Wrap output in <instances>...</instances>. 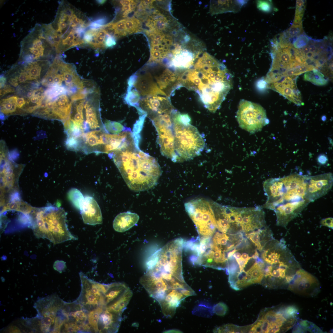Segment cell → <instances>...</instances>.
<instances>
[{
	"instance_id": "cell-1",
	"label": "cell",
	"mask_w": 333,
	"mask_h": 333,
	"mask_svg": "<svg viewBox=\"0 0 333 333\" xmlns=\"http://www.w3.org/2000/svg\"><path fill=\"white\" fill-rule=\"evenodd\" d=\"M178 81L195 92L212 113L219 109L232 85V76L226 66L207 52L195 56L192 66L179 71Z\"/></svg>"
},
{
	"instance_id": "cell-2",
	"label": "cell",
	"mask_w": 333,
	"mask_h": 333,
	"mask_svg": "<svg viewBox=\"0 0 333 333\" xmlns=\"http://www.w3.org/2000/svg\"><path fill=\"white\" fill-rule=\"evenodd\" d=\"M139 144L116 151L110 157L129 188L136 192L154 187L162 173L157 160L142 151Z\"/></svg>"
},
{
	"instance_id": "cell-3",
	"label": "cell",
	"mask_w": 333,
	"mask_h": 333,
	"mask_svg": "<svg viewBox=\"0 0 333 333\" xmlns=\"http://www.w3.org/2000/svg\"><path fill=\"white\" fill-rule=\"evenodd\" d=\"M67 213L62 208L52 205L35 208L29 215L36 237L45 238L54 244L77 238L69 231Z\"/></svg>"
},
{
	"instance_id": "cell-4",
	"label": "cell",
	"mask_w": 333,
	"mask_h": 333,
	"mask_svg": "<svg viewBox=\"0 0 333 333\" xmlns=\"http://www.w3.org/2000/svg\"><path fill=\"white\" fill-rule=\"evenodd\" d=\"M96 86L73 102L67 120L69 128L81 137L97 129L101 121L100 93L94 89Z\"/></svg>"
},
{
	"instance_id": "cell-5",
	"label": "cell",
	"mask_w": 333,
	"mask_h": 333,
	"mask_svg": "<svg viewBox=\"0 0 333 333\" xmlns=\"http://www.w3.org/2000/svg\"><path fill=\"white\" fill-rule=\"evenodd\" d=\"M191 121L187 114H181L177 110L173 113L174 146L177 162L191 159L199 155L204 147L202 136L190 124Z\"/></svg>"
},
{
	"instance_id": "cell-6",
	"label": "cell",
	"mask_w": 333,
	"mask_h": 333,
	"mask_svg": "<svg viewBox=\"0 0 333 333\" xmlns=\"http://www.w3.org/2000/svg\"><path fill=\"white\" fill-rule=\"evenodd\" d=\"M84 81L72 64L65 62L57 55L51 64L41 83L48 88L58 85L72 88L81 86Z\"/></svg>"
},
{
	"instance_id": "cell-7",
	"label": "cell",
	"mask_w": 333,
	"mask_h": 333,
	"mask_svg": "<svg viewBox=\"0 0 333 333\" xmlns=\"http://www.w3.org/2000/svg\"><path fill=\"white\" fill-rule=\"evenodd\" d=\"M298 310L294 305H283L265 312L258 321L260 333L285 332L292 328L298 319Z\"/></svg>"
},
{
	"instance_id": "cell-8",
	"label": "cell",
	"mask_w": 333,
	"mask_h": 333,
	"mask_svg": "<svg viewBox=\"0 0 333 333\" xmlns=\"http://www.w3.org/2000/svg\"><path fill=\"white\" fill-rule=\"evenodd\" d=\"M0 150V204L2 206L18 191V179L23 165L9 159L4 143L1 144Z\"/></svg>"
},
{
	"instance_id": "cell-9",
	"label": "cell",
	"mask_w": 333,
	"mask_h": 333,
	"mask_svg": "<svg viewBox=\"0 0 333 333\" xmlns=\"http://www.w3.org/2000/svg\"><path fill=\"white\" fill-rule=\"evenodd\" d=\"M236 118L240 127L250 133L259 131L269 122L261 105L244 99L240 102Z\"/></svg>"
},
{
	"instance_id": "cell-10",
	"label": "cell",
	"mask_w": 333,
	"mask_h": 333,
	"mask_svg": "<svg viewBox=\"0 0 333 333\" xmlns=\"http://www.w3.org/2000/svg\"><path fill=\"white\" fill-rule=\"evenodd\" d=\"M51 63L48 60L28 62L18 61L13 66V68L20 83H40Z\"/></svg>"
},
{
	"instance_id": "cell-11",
	"label": "cell",
	"mask_w": 333,
	"mask_h": 333,
	"mask_svg": "<svg viewBox=\"0 0 333 333\" xmlns=\"http://www.w3.org/2000/svg\"><path fill=\"white\" fill-rule=\"evenodd\" d=\"M150 39V54L149 62H160L164 59L172 55V47L179 46V44L173 46L172 37L165 34L162 31L149 30L146 31Z\"/></svg>"
},
{
	"instance_id": "cell-12",
	"label": "cell",
	"mask_w": 333,
	"mask_h": 333,
	"mask_svg": "<svg viewBox=\"0 0 333 333\" xmlns=\"http://www.w3.org/2000/svg\"><path fill=\"white\" fill-rule=\"evenodd\" d=\"M141 116L146 115L150 119L155 116L170 112L175 108L169 97L159 95L147 97L139 101L136 108Z\"/></svg>"
},
{
	"instance_id": "cell-13",
	"label": "cell",
	"mask_w": 333,
	"mask_h": 333,
	"mask_svg": "<svg viewBox=\"0 0 333 333\" xmlns=\"http://www.w3.org/2000/svg\"><path fill=\"white\" fill-rule=\"evenodd\" d=\"M333 177L331 173L307 176L305 198L310 202L326 195L333 186Z\"/></svg>"
},
{
	"instance_id": "cell-14",
	"label": "cell",
	"mask_w": 333,
	"mask_h": 333,
	"mask_svg": "<svg viewBox=\"0 0 333 333\" xmlns=\"http://www.w3.org/2000/svg\"><path fill=\"white\" fill-rule=\"evenodd\" d=\"M319 285L316 278L300 268L289 283L287 289L300 295L313 296L319 292Z\"/></svg>"
},
{
	"instance_id": "cell-15",
	"label": "cell",
	"mask_w": 333,
	"mask_h": 333,
	"mask_svg": "<svg viewBox=\"0 0 333 333\" xmlns=\"http://www.w3.org/2000/svg\"><path fill=\"white\" fill-rule=\"evenodd\" d=\"M140 283L150 296L160 303L172 289L161 277L148 272L140 279Z\"/></svg>"
},
{
	"instance_id": "cell-16",
	"label": "cell",
	"mask_w": 333,
	"mask_h": 333,
	"mask_svg": "<svg viewBox=\"0 0 333 333\" xmlns=\"http://www.w3.org/2000/svg\"><path fill=\"white\" fill-rule=\"evenodd\" d=\"M76 208L79 209L84 223L90 225L101 224L102 216L100 208L94 198L83 196L79 199Z\"/></svg>"
},
{
	"instance_id": "cell-17",
	"label": "cell",
	"mask_w": 333,
	"mask_h": 333,
	"mask_svg": "<svg viewBox=\"0 0 333 333\" xmlns=\"http://www.w3.org/2000/svg\"><path fill=\"white\" fill-rule=\"evenodd\" d=\"M310 203L307 200L286 203L276 207L273 210L277 217V225L286 227Z\"/></svg>"
},
{
	"instance_id": "cell-18",
	"label": "cell",
	"mask_w": 333,
	"mask_h": 333,
	"mask_svg": "<svg viewBox=\"0 0 333 333\" xmlns=\"http://www.w3.org/2000/svg\"><path fill=\"white\" fill-rule=\"evenodd\" d=\"M128 84L134 87L139 94L146 97L159 95L167 96L159 88L152 75L149 72L133 75L129 80Z\"/></svg>"
},
{
	"instance_id": "cell-19",
	"label": "cell",
	"mask_w": 333,
	"mask_h": 333,
	"mask_svg": "<svg viewBox=\"0 0 333 333\" xmlns=\"http://www.w3.org/2000/svg\"><path fill=\"white\" fill-rule=\"evenodd\" d=\"M154 77L159 88L169 97L176 88H179L177 72L169 68H166L158 75Z\"/></svg>"
},
{
	"instance_id": "cell-20",
	"label": "cell",
	"mask_w": 333,
	"mask_h": 333,
	"mask_svg": "<svg viewBox=\"0 0 333 333\" xmlns=\"http://www.w3.org/2000/svg\"><path fill=\"white\" fill-rule=\"evenodd\" d=\"M195 56L191 51L182 49L172 54L168 66L176 71L187 69L192 66Z\"/></svg>"
},
{
	"instance_id": "cell-21",
	"label": "cell",
	"mask_w": 333,
	"mask_h": 333,
	"mask_svg": "<svg viewBox=\"0 0 333 333\" xmlns=\"http://www.w3.org/2000/svg\"><path fill=\"white\" fill-rule=\"evenodd\" d=\"M185 298L179 290H171L167 293L164 299L159 303L163 314L166 316L172 317L174 314L176 308Z\"/></svg>"
},
{
	"instance_id": "cell-22",
	"label": "cell",
	"mask_w": 333,
	"mask_h": 333,
	"mask_svg": "<svg viewBox=\"0 0 333 333\" xmlns=\"http://www.w3.org/2000/svg\"><path fill=\"white\" fill-rule=\"evenodd\" d=\"M257 249L261 252L265 246L274 238L271 230L267 226L245 234Z\"/></svg>"
},
{
	"instance_id": "cell-23",
	"label": "cell",
	"mask_w": 333,
	"mask_h": 333,
	"mask_svg": "<svg viewBox=\"0 0 333 333\" xmlns=\"http://www.w3.org/2000/svg\"><path fill=\"white\" fill-rule=\"evenodd\" d=\"M139 219V216L136 213L129 211L121 213L115 218L113 228L117 232H125L137 224Z\"/></svg>"
},
{
	"instance_id": "cell-24",
	"label": "cell",
	"mask_w": 333,
	"mask_h": 333,
	"mask_svg": "<svg viewBox=\"0 0 333 333\" xmlns=\"http://www.w3.org/2000/svg\"><path fill=\"white\" fill-rule=\"evenodd\" d=\"M247 2L244 0L213 1L211 3V11L214 14L237 12Z\"/></svg>"
},
{
	"instance_id": "cell-25",
	"label": "cell",
	"mask_w": 333,
	"mask_h": 333,
	"mask_svg": "<svg viewBox=\"0 0 333 333\" xmlns=\"http://www.w3.org/2000/svg\"><path fill=\"white\" fill-rule=\"evenodd\" d=\"M34 208L22 200L15 198L2 207L1 214L8 211L14 210L29 215Z\"/></svg>"
},
{
	"instance_id": "cell-26",
	"label": "cell",
	"mask_w": 333,
	"mask_h": 333,
	"mask_svg": "<svg viewBox=\"0 0 333 333\" xmlns=\"http://www.w3.org/2000/svg\"><path fill=\"white\" fill-rule=\"evenodd\" d=\"M146 25L149 30L163 31L167 27L168 20L163 14L156 10L150 17Z\"/></svg>"
},
{
	"instance_id": "cell-27",
	"label": "cell",
	"mask_w": 333,
	"mask_h": 333,
	"mask_svg": "<svg viewBox=\"0 0 333 333\" xmlns=\"http://www.w3.org/2000/svg\"><path fill=\"white\" fill-rule=\"evenodd\" d=\"M132 295V291L129 288L117 300L110 305L106 310L110 312L121 314L125 309Z\"/></svg>"
},
{
	"instance_id": "cell-28",
	"label": "cell",
	"mask_w": 333,
	"mask_h": 333,
	"mask_svg": "<svg viewBox=\"0 0 333 333\" xmlns=\"http://www.w3.org/2000/svg\"><path fill=\"white\" fill-rule=\"evenodd\" d=\"M17 97L12 96L2 99L0 101V111L6 115L16 114Z\"/></svg>"
},
{
	"instance_id": "cell-29",
	"label": "cell",
	"mask_w": 333,
	"mask_h": 333,
	"mask_svg": "<svg viewBox=\"0 0 333 333\" xmlns=\"http://www.w3.org/2000/svg\"><path fill=\"white\" fill-rule=\"evenodd\" d=\"M312 71L306 72L305 74L304 79L305 80L317 85H324L327 84V80L324 78V76L322 73L316 69Z\"/></svg>"
},
{
	"instance_id": "cell-30",
	"label": "cell",
	"mask_w": 333,
	"mask_h": 333,
	"mask_svg": "<svg viewBox=\"0 0 333 333\" xmlns=\"http://www.w3.org/2000/svg\"><path fill=\"white\" fill-rule=\"evenodd\" d=\"M308 331L312 333H321L322 331L315 324L307 320H301L294 327L293 332H304Z\"/></svg>"
},
{
	"instance_id": "cell-31",
	"label": "cell",
	"mask_w": 333,
	"mask_h": 333,
	"mask_svg": "<svg viewBox=\"0 0 333 333\" xmlns=\"http://www.w3.org/2000/svg\"><path fill=\"white\" fill-rule=\"evenodd\" d=\"M126 20V18L124 19L115 23L110 24L109 30L113 31L115 37L118 38L127 35L125 27Z\"/></svg>"
},
{
	"instance_id": "cell-32",
	"label": "cell",
	"mask_w": 333,
	"mask_h": 333,
	"mask_svg": "<svg viewBox=\"0 0 333 333\" xmlns=\"http://www.w3.org/2000/svg\"><path fill=\"white\" fill-rule=\"evenodd\" d=\"M125 27L127 34L137 32L141 28V23L139 20L135 18H126Z\"/></svg>"
},
{
	"instance_id": "cell-33",
	"label": "cell",
	"mask_w": 333,
	"mask_h": 333,
	"mask_svg": "<svg viewBox=\"0 0 333 333\" xmlns=\"http://www.w3.org/2000/svg\"><path fill=\"white\" fill-rule=\"evenodd\" d=\"M104 125L107 132L113 134H119L124 130L126 128L119 123L110 121H107Z\"/></svg>"
},
{
	"instance_id": "cell-34",
	"label": "cell",
	"mask_w": 333,
	"mask_h": 333,
	"mask_svg": "<svg viewBox=\"0 0 333 333\" xmlns=\"http://www.w3.org/2000/svg\"><path fill=\"white\" fill-rule=\"evenodd\" d=\"M286 32L289 39L294 38H297L300 35H302L303 33L302 22L298 25L292 24L287 30Z\"/></svg>"
},
{
	"instance_id": "cell-35",
	"label": "cell",
	"mask_w": 333,
	"mask_h": 333,
	"mask_svg": "<svg viewBox=\"0 0 333 333\" xmlns=\"http://www.w3.org/2000/svg\"><path fill=\"white\" fill-rule=\"evenodd\" d=\"M115 315L113 314L107 310H106L104 313L101 316V319L104 325V328L108 329L111 327L115 322Z\"/></svg>"
},
{
	"instance_id": "cell-36",
	"label": "cell",
	"mask_w": 333,
	"mask_h": 333,
	"mask_svg": "<svg viewBox=\"0 0 333 333\" xmlns=\"http://www.w3.org/2000/svg\"><path fill=\"white\" fill-rule=\"evenodd\" d=\"M120 3L122 5V10L123 11L124 17L127 16L128 14L134 9L136 6L135 2L133 0H121Z\"/></svg>"
},
{
	"instance_id": "cell-37",
	"label": "cell",
	"mask_w": 333,
	"mask_h": 333,
	"mask_svg": "<svg viewBox=\"0 0 333 333\" xmlns=\"http://www.w3.org/2000/svg\"><path fill=\"white\" fill-rule=\"evenodd\" d=\"M310 38L305 35H301L293 42V46L296 49L302 48L307 45L310 41Z\"/></svg>"
},
{
	"instance_id": "cell-38",
	"label": "cell",
	"mask_w": 333,
	"mask_h": 333,
	"mask_svg": "<svg viewBox=\"0 0 333 333\" xmlns=\"http://www.w3.org/2000/svg\"><path fill=\"white\" fill-rule=\"evenodd\" d=\"M257 8L263 12L269 13L272 9L271 2L267 0H257Z\"/></svg>"
},
{
	"instance_id": "cell-39",
	"label": "cell",
	"mask_w": 333,
	"mask_h": 333,
	"mask_svg": "<svg viewBox=\"0 0 333 333\" xmlns=\"http://www.w3.org/2000/svg\"><path fill=\"white\" fill-rule=\"evenodd\" d=\"M228 308L227 305L223 302H220L215 305L213 308V312L217 315H224L227 313Z\"/></svg>"
},
{
	"instance_id": "cell-40",
	"label": "cell",
	"mask_w": 333,
	"mask_h": 333,
	"mask_svg": "<svg viewBox=\"0 0 333 333\" xmlns=\"http://www.w3.org/2000/svg\"><path fill=\"white\" fill-rule=\"evenodd\" d=\"M85 297L87 302L86 303L89 305H95L98 304V298L90 290L86 291Z\"/></svg>"
},
{
	"instance_id": "cell-41",
	"label": "cell",
	"mask_w": 333,
	"mask_h": 333,
	"mask_svg": "<svg viewBox=\"0 0 333 333\" xmlns=\"http://www.w3.org/2000/svg\"><path fill=\"white\" fill-rule=\"evenodd\" d=\"M14 88L8 84H5L4 86L0 89V97H2L6 94L15 92Z\"/></svg>"
},
{
	"instance_id": "cell-42",
	"label": "cell",
	"mask_w": 333,
	"mask_h": 333,
	"mask_svg": "<svg viewBox=\"0 0 333 333\" xmlns=\"http://www.w3.org/2000/svg\"><path fill=\"white\" fill-rule=\"evenodd\" d=\"M116 43L115 38H114V36L108 33L107 35L105 40V46L107 47H110L115 45Z\"/></svg>"
},
{
	"instance_id": "cell-43",
	"label": "cell",
	"mask_w": 333,
	"mask_h": 333,
	"mask_svg": "<svg viewBox=\"0 0 333 333\" xmlns=\"http://www.w3.org/2000/svg\"><path fill=\"white\" fill-rule=\"evenodd\" d=\"M65 332L67 333H74L77 331L75 323H66L65 324Z\"/></svg>"
},
{
	"instance_id": "cell-44",
	"label": "cell",
	"mask_w": 333,
	"mask_h": 333,
	"mask_svg": "<svg viewBox=\"0 0 333 333\" xmlns=\"http://www.w3.org/2000/svg\"><path fill=\"white\" fill-rule=\"evenodd\" d=\"M320 224L322 225L333 228V218H327L321 220Z\"/></svg>"
},
{
	"instance_id": "cell-45",
	"label": "cell",
	"mask_w": 333,
	"mask_h": 333,
	"mask_svg": "<svg viewBox=\"0 0 333 333\" xmlns=\"http://www.w3.org/2000/svg\"><path fill=\"white\" fill-rule=\"evenodd\" d=\"M75 318L76 321H82L85 320L87 318L86 315L82 310L77 311L75 312Z\"/></svg>"
},
{
	"instance_id": "cell-46",
	"label": "cell",
	"mask_w": 333,
	"mask_h": 333,
	"mask_svg": "<svg viewBox=\"0 0 333 333\" xmlns=\"http://www.w3.org/2000/svg\"><path fill=\"white\" fill-rule=\"evenodd\" d=\"M180 292L186 297L195 295V292L191 288L182 289L179 290Z\"/></svg>"
},
{
	"instance_id": "cell-47",
	"label": "cell",
	"mask_w": 333,
	"mask_h": 333,
	"mask_svg": "<svg viewBox=\"0 0 333 333\" xmlns=\"http://www.w3.org/2000/svg\"><path fill=\"white\" fill-rule=\"evenodd\" d=\"M96 284L98 287L100 291L104 294H105L107 292L110 288L111 286V284L106 285L101 284L98 283H97Z\"/></svg>"
},
{
	"instance_id": "cell-48",
	"label": "cell",
	"mask_w": 333,
	"mask_h": 333,
	"mask_svg": "<svg viewBox=\"0 0 333 333\" xmlns=\"http://www.w3.org/2000/svg\"><path fill=\"white\" fill-rule=\"evenodd\" d=\"M91 291L98 298L100 296V291L96 283L92 284V286Z\"/></svg>"
},
{
	"instance_id": "cell-49",
	"label": "cell",
	"mask_w": 333,
	"mask_h": 333,
	"mask_svg": "<svg viewBox=\"0 0 333 333\" xmlns=\"http://www.w3.org/2000/svg\"><path fill=\"white\" fill-rule=\"evenodd\" d=\"M306 3L301 7H298L296 6L295 16H296L302 14H304L306 7Z\"/></svg>"
},
{
	"instance_id": "cell-50",
	"label": "cell",
	"mask_w": 333,
	"mask_h": 333,
	"mask_svg": "<svg viewBox=\"0 0 333 333\" xmlns=\"http://www.w3.org/2000/svg\"><path fill=\"white\" fill-rule=\"evenodd\" d=\"M327 157L324 155H320L318 158L319 162L322 164H325L327 162Z\"/></svg>"
},
{
	"instance_id": "cell-51",
	"label": "cell",
	"mask_w": 333,
	"mask_h": 333,
	"mask_svg": "<svg viewBox=\"0 0 333 333\" xmlns=\"http://www.w3.org/2000/svg\"><path fill=\"white\" fill-rule=\"evenodd\" d=\"M6 78L4 75H2L0 76V89L2 88L6 84Z\"/></svg>"
},
{
	"instance_id": "cell-52",
	"label": "cell",
	"mask_w": 333,
	"mask_h": 333,
	"mask_svg": "<svg viewBox=\"0 0 333 333\" xmlns=\"http://www.w3.org/2000/svg\"><path fill=\"white\" fill-rule=\"evenodd\" d=\"M305 3L306 1H303L301 0H297L296 1V6L298 7H302Z\"/></svg>"
},
{
	"instance_id": "cell-53",
	"label": "cell",
	"mask_w": 333,
	"mask_h": 333,
	"mask_svg": "<svg viewBox=\"0 0 333 333\" xmlns=\"http://www.w3.org/2000/svg\"><path fill=\"white\" fill-rule=\"evenodd\" d=\"M301 50L302 52L305 55L310 52L309 48L307 45L302 48Z\"/></svg>"
},
{
	"instance_id": "cell-54",
	"label": "cell",
	"mask_w": 333,
	"mask_h": 333,
	"mask_svg": "<svg viewBox=\"0 0 333 333\" xmlns=\"http://www.w3.org/2000/svg\"><path fill=\"white\" fill-rule=\"evenodd\" d=\"M180 331L177 329H172L166 331L164 332L166 333H182Z\"/></svg>"
},
{
	"instance_id": "cell-55",
	"label": "cell",
	"mask_w": 333,
	"mask_h": 333,
	"mask_svg": "<svg viewBox=\"0 0 333 333\" xmlns=\"http://www.w3.org/2000/svg\"><path fill=\"white\" fill-rule=\"evenodd\" d=\"M69 315H70V316H72V317H74V318H75V312H70V313H69Z\"/></svg>"
},
{
	"instance_id": "cell-56",
	"label": "cell",
	"mask_w": 333,
	"mask_h": 333,
	"mask_svg": "<svg viewBox=\"0 0 333 333\" xmlns=\"http://www.w3.org/2000/svg\"><path fill=\"white\" fill-rule=\"evenodd\" d=\"M97 1V2L100 4H103L105 1V0H98Z\"/></svg>"
}]
</instances>
